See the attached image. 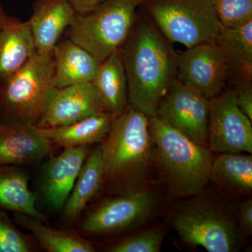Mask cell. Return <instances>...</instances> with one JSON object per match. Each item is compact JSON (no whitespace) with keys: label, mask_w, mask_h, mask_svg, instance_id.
<instances>
[{"label":"cell","mask_w":252,"mask_h":252,"mask_svg":"<svg viewBox=\"0 0 252 252\" xmlns=\"http://www.w3.org/2000/svg\"><path fill=\"white\" fill-rule=\"evenodd\" d=\"M100 146L103 168L101 188L115 195L149 189L158 163L149 117L127 107L122 114L114 117Z\"/></svg>","instance_id":"cell-1"},{"label":"cell","mask_w":252,"mask_h":252,"mask_svg":"<svg viewBox=\"0 0 252 252\" xmlns=\"http://www.w3.org/2000/svg\"><path fill=\"white\" fill-rule=\"evenodd\" d=\"M128 107L156 117L169 86L177 79V54L149 16L137 21L123 46Z\"/></svg>","instance_id":"cell-2"},{"label":"cell","mask_w":252,"mask_h":252,"mask_svg":"<svg viewBox=\"0 0 252 252\" xmlns=\"http://www.w3.org/2000/svg\"><path fill=\"white\" fill-rule=\"evenodd\" d=\"M156 144L158 170L169 197L185 199L204 191L210 182L213 153L195 143L157 117L149 118Z\"/></svg>","instance_id":"cell-3"},{"label":"cell","mask_w":252,"mask_h":252,"mask_svg":"<svg viewBox=\"0 0 252 252\" xmlns=\"http://www.w3.org/2000/svg\"><path fill=\"white\" fill-rule=\"evenodd\" d=\"M175 209L172 223L181 240L209 252L238 251L243 239L234 208L204 191L187 198Z\"/></svg>","instance_id":"cell-4"},{"label":"cell","mask_w":252,"mask_h":252,"mask_svg":"<svg viewBox=\"0 0 252 252\" xmlns=\"http://www.w3.org/2000/svg\"><path fill=\"white\" fill-rule=\"evenodd\" d=\"M144 0H105L86 14L76 13L69 39L102 63L122 50L130 36Z\"/></svg>","instance_id":"cell-5"},{"label":"cell","mask_w":252,"mask_h":252,"mask_svg":"<svg viewBox=\"0 0 252 252\" xmlns=\"http://www.w3.org/2000/svg\"><path fill=\"white\" fill-rule=\"evenodd\" d=\"M54 53L36 51L19 70L0 81V119L33 125L54 88Z\"/></svg>","instance_id":"cell-6"},{"label":"cell","mask_w":252,"mask_h":252,"mask_svg":"<svg viewBox=\"0 0 252 252\" xmlns=\"http://www.w3.org/2000/svg\"><path fill=\"white\" fill-rule=\"evenodd\" d=\"M142 4L167 40L187 48L217 41L223 27L212 0H144Z\"/></svg>","instance_id":"cell-7"},{"label":"cell","mask_w":252,"mask_h":252,"mask_svg":"<svg viewBox=\"0 0 252 252\" xmlns=\"http://www.w3.org/2000/svg\"><path fill=\"white\" fill-rule=\"evenodd\" d=\"M209 113L210 99L176 79L156 117L195 143L208 147Z\"/></svg>","instance_id":"cell-8"},{"label":"cell","mask_w":252,"mask_h":252,"mask_svg":"<svg viewBox=\"0 0 252 252\" xmlns=\"http://www.w3.org/2000/svg\"><path fill=\"white\" fill-rule=\"evenodd\" d=\"M252 121L239 108L233 90L210 99L208 147L213 154H252Z\"/></svg>","instance_id":"cell-9"},{"label":"cell","mask_w":252,"mask_h":252,"mask_svg":"<svg viewBox=\"0 0 252 252\" xmlns=\"http://www.w3.org/2000/svg\"><path fill=\"white\" fill-rule=\"evenodd\" d=\"M157 207L150 189L104 200L88 215L82 229L93 235H110L144 224Z\"/></svg>","instance_id":"cell-10"},{"label":"cell","mask_w":252,"mask_h":252,"mask_svg":"<svg viewBox=\"0 0 252 252\" xmlns=\"http://www.w3.org/2000/svg\"><path fill=\"white\" fill-rule=\"evenodd\" d=\"M177 79L207 99L223 92L229 70L217 41L187 48L177 54Z\"/></svg>","instance_id":"cell-11"},{"label":"cell","mask_w":252,"mask_h":252,"mask_svg":"<svg viewBox=\"0 0 252 252\" xmlns=\"http://www.w3.org/2000/svg\"><path fill=\"white\" fill-rule=\"evenodd\" d=\"M104 111L92 82L54 87L39 119L41 126L39 127L68 125Z\"/></svg>","instance_id":"cell-12"},{"label":"cell","mask_w":252,"mask_h":252,"mask_svg":"<svg viewBox=\"0 0 252 252\" xmlns=\"http://www.w3.org/2000/svg\"><path fill=\"white\" fill-rule=\"evenodd\" d=\"M51 143L32 124L0 119V165L37 161L51 152Z\"/></svg>","instance_id":"cell-13"},{"label":"cell","mask_w":252,"mask_h":252,"mask_svg":"<svg viewBox=\"0 0 252 252\" xmlns=\"http://www.w3.org/2000/svg\"><path fill=\"white\" fill-rule=\"evenodd\" d=\"M86 157V146L68 147L48 162L43 176L41 190L50 207L58 210L64 207Z\"/></svg>","instance_id":"cell-14"},{"label":"cell","mask_w":252,"mask_h":252,"mask_svg":"<svg viewBox=\"0 0 252 252\" xmlns=\"http://www.w3.org/2000/svg\"><path fill=\"white\" fill-rule=\"evenodd\" d=\"M75 14L69 0H38L28 21L36 52L54 53L58 41Z\"/></svg>","instance_id":"cell-15"},{"label":"cell","mask_w":252,"mask_h":252,"mask_svg":"<svg viewBox=\"0 0 252 252\" xmlns=\"http://www.w3.org/2000/svg\"><path fill=\"white\" fill-rule=\"evenodd\" d=\"M54 56V88L92 82L100 65L92 55L70 39L57 44Z\"/></svg>","instance_id":"cell-16"},{"label":"cell","mask_w":252,"mask_h":252,"mask_svg":"<svg viewBox=\"0 0 252 252\" xmlns=\"http://www.w3.org/2000/svg\"><path fill=\"white\" fill-rule=\"evenodd\" d=\"M36 51L29 22L8 16L0 29V81L19 70Z\"/></svg>","instance_id":"cell-17"},{"label":"cell","mask_w":252,"mask_h":252,"mask_svg":"<svg viewBox=\"0 0 252 252\" xmlns=\"http://www.w3.org/2000/svg\"><path fill=\"white\" fill-rule=\"evenodd\" d=\"M115 117L104 111L68 125L36 127L38 132L51 143L54 142L64 148L87 146L105 140Z\"/></svg>","instance_id":"cell-18"},{"label":"cell","mask_w":252,"mask_h":252,"mask_svg":"<svg viewBox=\"0 0 252 252\" xmlns=\"http://www.w3.org/2000/svg\"><path fill=\"white\" fill-rule=\"evenodd\" d=\"M223 193L246 197L252 192V157L245 153L217 154L210 170V182Z\"/></svg>","instance_id":"cell-19"},{"label":"cell","mask_w":252,"mask_h":252,"mask_svg":"<svg viewBox=\"0 0 252 252\" xmlns=\"http://www.w3.org/2000/svg\"><path fill=\"white\" fill-rule=\"evenodd\" d=\"M217 43L235 83L252 82V21L234 28L223 26Z\"/></svg>","instance_id":"cell-20"},{"label":"cell","mask_w":252,"mask_h":252,"mask_svg":"<svg viewBox=\"0 0 252 252\" xmlns=\"http://www.w3.org/2000/svg\"><path fill=\"white\" fill-rule=\"evenodd\" d=\"M93 84L107 112L119 116L128 107V90L122 51L100 63Z\"/></svg>","instance_id":"cell-21"},{"label":"cell","mask_w":252,"mask_h":252,"mask_svg":"<svg viewBox=\"0 0 252 252\" xmlns=\"http://www.w3.org/2000/svg\"><path fill=\"white\" fill-rule=\"evenodd\" d=\"M0 209L44 220L36 208V198L28 187L27 176L17 165H0Z\"/></svg>","instance_id":"cell-22"},{"label":"cell","mask_w":252,"mask_h":252,"mask_svg":"<svg viewBox=\"0 0 252 252\" xmlns=\"http://www.w3.org/2000/svg\"><path fill=\"white\" fill-rule=\"evenodd\" d=\"M103 168L102 150L99 145L88 157L72 192L64 206V217L67 220H75L84 211L87 204L102 187Z\"/></svg>","instance_id":"cell-23"},{"label":"cell","mask_w":252,"mask_h":252,"mask_svg":"<svg viewBox=\"0 0 252 252\" xmlns=\"http://www.w3.org/2000/svg\"><path fill=\"white\" fill-rule=\"evenodd\" d=\"M16 223L32 232L46 251L51 252H94V246L89 242L67 232L50 228L41 220L16 212Z\"/></svg>","instance_id":"cell-24"},{"label":"cell","mask_w":252,"mask_h":252,"mask_svg":"<svg viewBox=\"0 0 252 252\" xmlns=\"http://www.w3.org/2000/svg\"><path fill=\"white\" fill-rule=\"evenodd\" d=\"M165 232L155 226L117 242L107 250L110 252H159L161 250Z\"/></svg>","instance_id":"cell-25"},{"label":"cell","mask_w":252,"mask_h":252,"mask_svg":"<svg viewBox=\"0 0 252 252\" xmlns=\"http://www.w3.org/2000/svg\"><path fill=\"white\" fill-rule=\"evenodd\" d=\"M222 26L234 28L252 21V0H212Z\"/></svg>","instance_id":"cell-26"},{"label":"cell","mask_w":252,"mask_h":252,"mask_svg":"<svg viewBox=\"0 0 252 252\" xmlns=\"http://www.w3.org/2000/svg\"><path fill=\"white\" fill-rule=\"evenodd\" d=\"M31 247L24 235L0 209V252H29Z\"/></svg>","instance_id":"cell-27"},{"label":"cell","mask_w":252,"mask_h":252,"mask_svg":"<svg viewBox=\"0 0 252 252\" xmlns=\"http://www.w3.org/2000/svg\"><path fill=\"white\" fill-rule=\"evenodd\" d=\"M235 217L242 239L249 238L252 234V199L236 204L234 207Z\"/></svg>","instance_id":"cell-28"},{"label":"cell","mask_w":252,"mask_h":252,"mask_svg":"<svg viewBox=\"0 0 252 252\" xmlns=\"http://www.w3.org/2000/svg\"><path fill=\"white\" fill-rule=\"evenodd\" d=\"M232 89L235 102L242 112L252 121V82H236Z\"/></svg>","instance_id":"cell-29"},{"label":"cell","mask_w":252,"mask_h":252,"mask_svg":"<svg viewBox=\"0 0 252 252\" xmlns=\"http://www.w3.org/2000/svg\"><path fill=\"white\" fill-rule=\"evenodd\" d=\"M105 0H69L77 14H86L98 6Z\"/></svg>","instance_id":"cell-30"},{"label":"cell","mask_w":252,"mask_h":252,"mask_svg":"<svg viewBox=\"0 0 252 252\" xmlns=\"http://www.w3.org/2000/svg\"><path fill=\"white\" fill-rule=\"evenodd\" d=\"M7 15L4 12V9H3L2 6L0 4V29L2 27L3 25L6 21V18H7Z\"/></svg>","instance_id":"cell-31"}]
</instances>
